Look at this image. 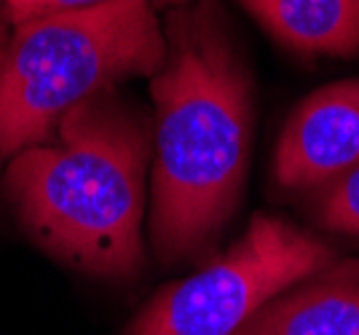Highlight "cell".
Masks as SVG:
<instances>
[{"instance_id":"1","label":"cell","mask_w":359,"mask_h":335,"mask_svg":"<svg viewBox=\"0 0 359 335\" xmlns=\"http://www.w3.org/2000/svg\"><path fill=\"white\" fill-rule=\"evenodd\" d=\"M166 62L150 78V239L164 263L210 252L236 210L250 156V78L215 0L166 14Z\"/></svg>"},{"instance_id":"2","label":"cell","mask_w":359,"mask_h":335,"mask_svg":"<svg viewBox=\"0 0 359 335\" xmlns=\"http://www.w3.org/2000/svg\"><path fill=\"white\" fill-rule=\"evenodd\" d=\"M148 118L116 89L73 107L57 139L16 153L6 188L30 233L51 255L94 276L142 268Z\"/></svg>"},{"instance_id":"3","label":"cell","mask_w":359,"mask_h":335,"mask_svg":"<svg viewBox=\"0 0 359 335\" xmlns=\"http://www.w3.org/2000/svg\"><path fill=\"white\" fill-rule=\"evenodd\" d=\"M158 11L156 0H107L16 25L0 54V156L48 142L73 107L123 78L156 76L166 62Z\"/></svg>"},{"instance_id":"4","label":"cell","mask_w":359,"mask_h":335,"mask_svg":"<svg viewBox=\"0 0 359 335\" xmlns=\"http://www.w3.org/2000/svg\"><path fill=\"white\" fill-rule=\"evenodd\" d=\"M335 263L319 236L255 214L244 236L194 276L164 287L129 335H236L279 292Z\"/></svg>"},{"instance_id":"5","label":"cell","mask_w":359,"mask_h":335,"mask_svg":"<svg viewBox=\"0 0 359 335\" xmlns=\"http://www.w3.org/2000/svg\"><path fill=\"white\" fill-rule=\"evenodd\" d=\"M359 161V78L322 86L290 116L273 156L287 191L332 183Z\"/></svg>"},{"instance_id":"6","label":"cell","mask_w":359,"mask_h":335,"mask_svg":"<svg viewBox=\"0 0 359 335\" xmlns=\"http://www.w3.org/2000/svg\"><path fill=\"white\" fill-rule=\"evenodd\" d=\"M236 335H359V258L287 287Z\"/></svg>"},{"instance_id":"7","label":"cell","mask_w":359,"mask_h":335,"mask_svg":"<svg viewBox=\"0 0 359 335\" xmlns=\"http://www.w3.org/2000/svg\"><path fill=\"white\" fill-rule=\"evenodd\" d=\"M285 46L303 54L359 51V0H241Z\"/></svg>"},{"instance_id":"8","label":"cell","mask_w":359,"mask_h":335,"mask_svg":"<svg viewBox=\"0 0 359 335\" xmlns=\"http://www.w3.org/2000/svg\"><path fill=\"white\" fill-rule=\"evenodd\" d=\"M316 212L325 228L359 239V161L327 183V188L319 193Z\"/></svg>"},{"instance_id":"9","label":"cell","mask_w":359,"mask_h":335,"mask_svg":"<svg viewBox=\"0 0 359 335\" xmlns=\"http://www.w3.org/2000/svg\"><path fill=\"white\" fill-rule=\"evenodd\" d=\"M3 3V11L6 19L11 25H22V22H30L35 16L46 14H57V11H73V8H86V6H100L107 0H0ZM196 0H156L158 8H177V6H188Z\"/></svg>"},{"instance_id":"10","label":"cell","mask_w":359,"mask_h":335,"mask_svg":"<svg viewBox=\"0 0 359 335\" xmlns=\"http://www.w3.org/2000/svg\"><path fill=\"white\" fill-rule=\"evenodd\" d=\"M3 46H6V30H3V22H0V54H3Z\"/></svg>"}]
</instances>
